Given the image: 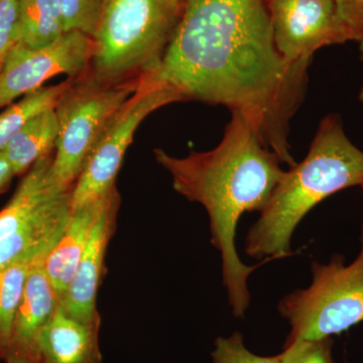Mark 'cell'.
<instances>
[{"label": "cell", "mask_w": 363, "mask_h": 363, "mask_svg": "<svg viewBox=\"0 0 363 363\" xmlns=\"http://www.w3.org/2000/svg\"><path fill=\"white\" fill-rule=\"evenodd\" d=\"M269 0H187L156 70L142 78L184 100L223 105L252 123L279 161L295 166L289 124L309 64L286 61L274 43Z\"/></svg>", "instance_id": "1"}, {"label": "cell", "mask_w": 363, "mask_h": 363, "mask_svg": "<svg viewBox=\"0 0 363 363\" xmlns=\"http://www.w3.org/2000/svg\"><path fill=\"white\" fill-rule=\"evenodd\" d=\"M155 157L169 172L173 187L188 201L199 203L209 217L211 242L220 252L222 277L234 317L242 318L250 304L247 281L259 264L241 262L236 248L238 221L247 212L262 211L285 169L252 123L231 112L223 138L207 152L185 157L155 150Z\"/></svg>", "instance_id": "2"}, {"label": "cell", "mask_w": 363, "mask_h": 363, "mask_svg": "<svg viewBox=\"0 0 363 363\" xmlns=\"http://www.w3.org/2000/svg\"><path fill=\"white\" fill-rule=\"evenodd\" d=\"M362 184L363 150L346 135L340 116L328 114L307 156L285 171L248 230L245 253L257 259L290 257L294 231L306 215L330 196Z\"/></svg>", "instance_id": "3"}, {"label": "cell", "mask_w": 363, "mask_h": 363, "mask_svg": "<svg viewBox=\"0 0 363 363\" xmlns=\"http://www.w3.org/2000/svg\"><path fill=\"white\" fill-rule=\"evenodd\" d=\"M183 9L177 0H104L92 38L93 78L113 84L156 70Z\"/></svg>", "instance_id": "4"}, {"label": "cell", "mask_w": 363, "mask_h": 363, "mask_svg": "<svg viewBox=\"0 0 363 363\" xmlns=\"http://www.w3.org/2000/svg\"><path fill=\"white\" fill-rule=\"evenodd\" d=\"M312 274L311 285L285 296L278 306L291 326L286 341L322 340L363 322V245L347 266L340 255L326 264L313 262Z\"/></svg>", "instance_id": "5"}, {"label": "cell", "mask_w": 363, "mask_h": 363, "mask_svg": "<svg viewBox=\"0 0 363 363\" xmlns=\"http://www.w3.org/2000/svg\"><path fill=\"white\" fill-rule=\"evenodd\" d=\"M140 83V78L113 84L92 78L64 93L55 107L59 133L52 174L59 187L73 188L98 140Z\"/></svg>", "instance_id": "6"}, {"label": "cell", "mask_w": 363, "mask_h": 363, "mask_svg": "<svg viewBox=\"0 0 363 363\" xmlns=\"http://www.w3.org/2000/svg\"><path fill=\"white\" fill-rule=\"evenodd\" d=\"M140 87L117 112L92 150L72 188V210L97 201L116 187L124 155L140 124L157 109L182 101L173 90L140 78Z\"/></svg>", "instance_id": "7"}, {"label": "cell", "mask_w": 363, "mask_h": 363, "mask_svg": "<svg viewBox=\"0 0 363 363\" xmlns=\"http://www.w3.org/2000/svg\"><path fill=\"white\" fill-rule=\"evenodd\" d=\"M92 52V39L79 32L64 33L44 48L16 43L0 67V109L40 89L52 77L80 75L89 65Z\"/></svg>", "instance_id": "8"}, {"label": "cell", "mask_w": 363, "mask_h": 363, "mask_svg": "<svg viewBox=\"0 0 363 363\" xmlns=\"http://www.w3.org/2000/svg\"><path fill=\"white\" fill-rule=\"evenodd\" d=\"M274 43L293 64H309L322 48L347 42L334 0H269Z\"/></svg>", "instance_id": "9"}, {"label": "cell", "mask_w": 363, "mask_h": 363, "mask_svg": "<svg viewBox=\"0 0 363 363\" xmlns=\"http://www.w3.org/2000/svg\"><path fill=\"white\" fill-rule=\"evenodd\" d=\"M119 203L116 187L102 199L77 271L65 297L60 303L68 316L82 323L100 324L96 308L98 286L104 271L107 245L116 225Z\"/></svg>", "instance_id": "10"}, {"label": "cell", "mask_w": 363, "mask_h": 363, "mask_svg": "<svg viewBox=\"0 0 363 363\" xmlns=\"http://www.w3.org/2000/svg\"><path fill=\"white\" fill-rule=\"evenodd\" d=\"M52 247L40 252L28 272L4 363H38L40 334L60 304L45 267V257Z\"/></svg>", "instance_id": "11"}, {"label": "cell", "mask_w": 363, "mask_h": 363, "mask_svg": "<svg viewBox=\"0 0 363 363\" xmlns=\"http://www.w3.org/2000/svg\"><path fill=\"white\" fill-rule=\"evenodd\" d=\"M71 194L72 189L57 193L30 221L0 240V271L21 257L56 245L71 216Z\"/></svg>", "instance_id": "12"}, {"label": "cell", "mask_w": 363, "mask_h": 363, "mask_svg": "<svg viewBox=\"0 0 363 363\" xmlns=\"http://www.w3.org/2000/svg\"><path fill=\"white\" fill-rule=\"evenodd\" d=\"M99 327L73 319L59 304L40 334L38 363H102Z\"/></svg>", "instance_id": "13"}, {"label": "cell", "mask_w": 363, "mask_h": 363, "mask_svg": "<svg viewBox=\"0 0 363 363\" xmlns=\"http://www.w3.org/2000/svg\"><path fill=\"white\" fill-rule=\"evenodd\" d=\"M104 197L84 207L72 210L63 233L45 257V272L56 291L60 303L65 297L77 271Z\"/></svg>", "instance_id": "14"}, {"label": "cell", "mask_w": 363, "mask_h": 363, "mask_svg": "<svg viewBox=\"0 0 363 363\" xmlns=\"http://www.w3.org/2000/svg\"><path fill=\"white\" fill-rule=\"evenodd\" d=\"M54 156L48 155L26 172L9 204L0 211V240L30 220L48 200L61 191L52 175Z\"/></svg>", "instance_id": "15"}, {"label": "cell", "mask_w": 363, "mask_h": 363, "mask_svg": "<svg viewBox=\"0 0 363 363\" xmlns=\"http://www.w3.org/2000/svg\"><path fill=\"white\" fill-rule=\"evenodd\" d=\"M59 133L55 108L40 112L23 126L1 150L16 176L25 174L42 157L52 154Z\"/></svg>", "instance_id": "16"}, {"label": "cell", "mask_w": 363, "mask_h": 363, "mask_svg": "<svg viewBox=\"0 0 363 363\" xmlns=\"http://www.w3.org/2000/svg\"><path fill=\"white\" fill-rule=\"evenodd\" d=\"M65 33L59 0H18L16 43L44 48Z\"/></svg>", "instance_id": "17"}, {"label": "cell", "mask_w": 363, "mask_h": 363, "mask_svg": "<svg viewBox=\"0 0 363 363\" xmlns=\"http://www.w3.org/2000/svg\"><path fill=\"white\" fill-rule=\"evenodd\" d=\"M71 85V81L67 80L58 85L40 88L0 112V152L33 117L55 108Z\"/></svg>", "instance_id": "18"}, {"label": "cell", "mask_w": 363, "mask_h": 363, "mask_svg": "<svg viewBox=\"0 0 363 363\" xmlns=\"http://www.w3.org/2000/svg\"><path fill=\"white\" fill-rule=\"evenodd\" d=\"M40 253L21 257L0 272V362L6 357L28 272Z\"/></svg>", "instance_id": "19"}, {"label": "cell", "mask_w": 363, "mask_h": 363, "mask_svg": "<svg viewBox=\"0 0 363 363\" xmlns=\"http://www.w3.org/2000/svg\"><path fill=\"white\" fill-rule=\"evenodd\" d=\"M65 33L79 32L92 39L96 33L104 0H59Z\"/></svg>", "instance_id": "20"}, {"label": "cell", "mask_w": 363, "mask_h": 363, "mask_svg": "<svg viewBox=\"0 0 363 363\" xmlns=\"http://www.w3.org/2000/svg\"><path fill=\"white\" fill-rule=\"evenodd\" d=\"M213 363H281V354L276 357H259L247 350L242 334L235 332L229 337L215 340L212 352Z\"/></svg>", "instance_id": "21"}, {"label": "cell", "mask_w": 363, "mask_h": 363, "mask_svg": "<svg viewBox=\"0 0 363 363\" xmlns=\"http://www.w3.org/2000/svg\"><path fill=\"white\" fill-rule=\"evenodd\" d=\"M281 354V363H335L332 357L331 338L286 341Z\"/></svg>", "instance_id": "22"}, {"label": "cell", "mask_w": 363, "mask_h": 363, "mask_svg": "<svg viewBox=\"0 0 363 363\" xmlns=\"http://www.w3.org/2000/svg\"><path fill=\"white\" fill-rule=\"evenodd\" d=\"M346 40L363 43V0H334Z\"/></svg>", "instance_id": "23"}, {"label": "cell", "mask_w": 363, "mask_h": 363, "mask_svg": "<svg viewBox=\"0 0 363 363\" xmlns=\"http://www.w3.org/2000/svg\"><path fill=\"white\" fill-rule=\"evenodd\" d=\"M18 0H0V67L16 43Z\"/></svg>", "instance_id": "24"}, {"label": "cell", "mask_w": 363, "mask_h": 363, "mask_svg": "<svg viewBox=\"0 0 363 363\" xmlns=\"http://www.w3.org/2000/svg\"><path fill=\"white\" fill-rule=\"evenodd\" d=\"M16 176L11 162L9 161L4 152H0V194L6 192L11 186L13 177Z\"/></svg>", "instance_id": "25"}, {"label": "cell", "mask_w": 363, "mask_h": 363, "mask_svg": "<svg viewBox=\"0 0 363 363\" xmlns=\"http://www.w3.org/2000/svg\"><path fill=\"white\" fill-rule=\"evenodd\" d=\"M359 52L360 59L363 61V43H360L359 44ZM358 98H359L360 101L363 102V85L362 86V89L359 91V94H358Z\"/></svg>", "instance_id": "26"}, {"label": "cell", "mask_w": 363, "mask_h": 363, "mask_svg": "<svg viewBox=\"0 0 363 363\" xmlns=\"http://www.w3.org/2000/svg\"><path fill=\"white\" fill-rule=\"evenodd\" d=\"M360 187H362V193H363V184L362 186H360ZM362 245H363V220H362Z\"/></svg>", "instance_id": "27"}, {"label": "cell", "mask_w": 363, "mask_h": 363, "mask_svg": "<svg viewBox=\"0 0 363 363\" xmlns=\"http://www.w3.org/2000/svg\"><path fill=\"white\" fill-rule=\"evenodd\" d=\"M177 1L180 2V4H184L185 6L186 2H187V0H177Z\"/></svg>", "instance_id": "28"}, {"label": "cell", "mask_w": 363, "mask_h": 363, "mask_svg": "<svg viewBox=\"0 0 363 363\" xmlns=\"http://www.w3.org/2000/svg\"><path fill=\"white\" fill-rule=\"evenodd\" d=\"M0 272H1V271H0Z\"/></svg>", "instance_id": "29"}]
</instances>
